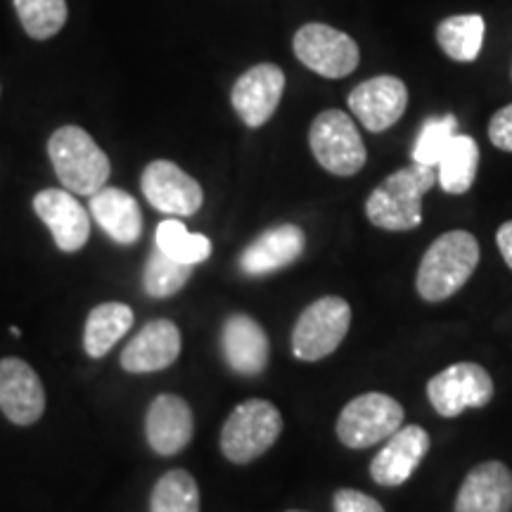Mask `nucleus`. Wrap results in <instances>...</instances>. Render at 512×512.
Wrapping results in <instances>:
<instances>
[{
  "label": "nucleus",
  "instance_id": "f257e3e1",
  "mask_svg": "<svg viewBox=\"0 0 512 512\" xmlns=\"http://www.w3.org/2000/svg\"><path fill=\"white\" fill-rule=\"evenodd\" d=\"M479 264V242L467 230L437 238L422 256L415 287L425 302H444L463 287Z\"/></svg>",
  "mask_w": 512,
  "mask_h": 512
},
{
  "label": "nucleus",
  "instance_id": "f03ea898",
  "mask_svg": "<svg viewBox=\"0 0 512 512\" xmlns=\"http://www.w3.org/2000/svg\"><path fill=\"white\" fill-rule=\"evenodd\" d=\"M437 183V169L403 166L370 192L366 214L382 230H413L422 223V197Z\"/></svg>",
  "mask_w": 512,
  "mask_h": 512
},
{
  "label": "nucleus",
  "instance_id": "7ed1b4c3",
  "mask_svg": "<svg viewBox=\"0 0 512 512\" xmlns=\"http://www.w3.org/2000/svg\"><path fill=\"white\" fill-rule=\"evenodd\" d=\"M48 157L60 183L72 195H88L102 190L110 178V157L79 126H62L48 140Z\"/></svg>",
  "mask_w": 512,
  "mask_h": 512
},
{
  "label": "nucleus",
  "instance_id": "20e7f679",
  "mask_svg": "<svg viewBox=\"0 0 512 512\" xmlns=\"http://www.w3.org/2000/svg\"><path fill=\"white\" fill-rule=\"evenodd\" d=\"M283 415L271 401L249 399L228 415L221 430V451L230 463H252L278 441Z\"/></svg>",
  "mask_w": 512,
  "mask_h": 512
},
{
  "label": "nucleus",
  "instance_id": "39448f33",
  "mask_svg": "<svg viewBox=\"0 0 512 512\" xmlns=\"http://www.w3.org/2000/svg\"><path fill=\"white\" fill-rule=\"evenodd\" d=\"M309 145L316 162L335 176H354L366 164V145L347 112L328 110L313 119Z\"/></svg>",
  "mask_w": 512,
  "mask_h": 512
},
{
  "label": "nucleus",
  "instance_id": "423d86ee",
  "mask_svg": "<svg viewBox=\"0 0 512 512\" xmlns=\"http://www.w3.org/2000/svg\"><path fill=\"white\" fill-rule=\"evenodd\" d=\"M403 408L392 396L370 392L351 399L337 418V437L349 448H370L401 430Z\"/></svg>",
  "mask_w": 512,
  "mask_h": 512
},
{
  "label": "nucleus",
  "instance_id": "0eeeda50",
  "mask_svg": "<svg viewBox=\"0 0 512 512\" xmlns=\"http://www.w3.org/2000/svg\"><path fill=\"white\" fill-rule=\"evenodd\" d=\"M351 325V306L342 297H323L304 309L292 330V354L299 361H320L330 356Z\"/></svg>",
  "mask_w": 512,
  "mask_h": 512
},
{
  "label": "nucleus",
  "instance_id": "6e6552de",
  "mask_svg": "<svg viewBox=\"0 0 512 512\" xmlns=\"http://www.w3.org/2000/svg\"><path fill=\"white\" fill-rule=\"evenodd\" d=\"M292 46L297 60L325 79H344L361 60L354 38L328 24H306L294 34Z\"/></svg>",
  "mask_w": 512,
  "mask_h": 512
},
{
  "label": "nucleus",
  "instance_id": "1a4fd4ad",
  "mask_svg": "<svg viewBox=\"0 0 512 512\" xmlns=\"http://www.w3.org/2000/svg\"><path fill=\"white\" fill-rule=\"evenodd\" d=\"M427 399L444 418H458L465 408H482L494 399V380L477 363H456L427 382Z\"/></svg>",
  "mask_w": 512,
  "mask_h": 512
},
{
  "label": "nucleus",
  "instance_id": "9d476101",
  "mask_svg": "<svg viewBox=\"0 0 512 512\" xmlns=\"http://www.w3.org/2000/svg\"><path fill=\"white\" fill-rule=\"evenodd\" d=\"M140 188L152 207L169 216H195L204 202L202 185L166 159L145 166Z\"/></svg>",
  "mask_w": 512,
  "mask_h": 512
},
{
  "label": "nucleus",
  "instance_id": "9b49d317",
  "mask_svg": "<svg viewBox=\"0 0 512 512\" xmlns=\"http://www.w3.org/2000/svg\"><path fill=\"white\" fill-rule=\"evenodd\" d=\"M285 93V74L275 64H256L235 81L233 100L235 112L249 128L264 126L278 110L280 98Z\"/></svg>",
  "mask_w": 512,
  "mask_h": 512
},
{
  "label": "nucleus",
  "instance_id": "f8f14e48",
  "mask_svg": "<svg viewBox=\"0 0 512 512\" xmlns=\"http://www.w3.org/2000/svg\"><path fill=\"white\" fill-rule=\"evenodd\" d=\"M406 105L408 88L396 76H375L356 86L349 95V110L373 133L392 128L403 117Z\"/></svg>",
  "mask_w": 512,
  "mask_h": 512
},
{
  "label": "nucleus",
  "instance_id": "ddd939ff",
  "mask_svg": "<svg viewBox=\"0 0 512 512\" xmlns=\"http://www.w3.org/2000/svg\"><path fill=\"white\" fill-rule=\"evenodd\" d=\"M0 411L15 425H34L46 411L43 384L22 358L0 361Z\"/></svg>",
  "mask_w": 512,
  "mask_h": 512
},
{
  "label": "nucleus",
  "instance_id": "4468645a",
  "mask_svg": "<svg viewBox=\"0 0 512 512\" xmlns=\"http://www.w3.org/2000/svg\"><path fill=\"white\" fill-rule=\"evenodd\" d=\"M34 211L62 252H79L91 238V216L69 190H41L34 197Z\"/></svg>",
  "mask_w": 512,
  "mask_h": 512
},
{
  "label": "nucleus",
  "instance_id": "2eb2a0df",
  "mask_svg": "<svg viewBox=\"0 0 512 512\" xmlns=\"http://www.w3.org/2000/svg\"><path fill=\"white\" fill-rule=\"evenodd\" d=\"M430 451V434L418 425H406L387 439L370 463V477L380 486H401L413 477Z\"/></svg>",
  "mask_w": 512,
  "mask_h": 512
},
{
  "label": "nucleus",
  "instance_id": "dca6fc26",
  "mask_svg": "<svg viewBox=\"0 0 512 512\" xmlns=\"http://www.w3.org/2000/svg\"><path fill=\"white\" fill-rule=\"evenodd\" d=\"M181 354V330L171 320H150L121 351V368L128 373H157Z\"/></svg>",
  "mask_w": 512,
  "mask_h": 512
},
{
  "label": "nucleus",
  "instance_id": "f3484780",
  "mask_svg": "<svg viewBox=\"0 0 512 512\" xmlns=\"http://www.w3.org/2000/svg\"><path fill=\"white\" fill-rule=\"evenodd\" d=\"M221 347L228 368L238 375H261L268 366V337L264 328L245 313H233L221 330Z\"/></svg>",
  "mask_w": 512,
  "mask_h": 512
},
{
  "label": "nucleus",
  "instance_id": "a211bd4d",
  "mask_svg": "<svg viewBox=\"0 0 512 512\" xmlns=\"http://www.w3.org/2000/svg\"><path fill=\"white\" fill-rule=\"evenodd\" d=\"M192 430H195L192 411L181 396L162 394L152 401L145 418V432L152 451L159 456H176L190 444Z\"/></svg>",
  "mask_w": 512,
  "mask_h": 512
},
{
  "label": "nucleus",
  "instance_id": "6ab92c4d",
  "mask_svg": "<svg viewBox=\"0 0 512 512\" xmlns=\"http://www.w3.org/2000/svg\"><path fill=\"white\" fill-rule=\"evenodd\" d=\"M456 512H512V472L498 460L477 465L460 486Z\"/></svg>",
  "mask_w": 512,
  "mask_h": 512
},
{
  "label": "nucleus",
  "instance_id": "aec40b11",
  "mask_svg": "<svg viewBox=\"0 0 512 512\" xmlns=\"http://www.w3.org/2000/svg\"><path fill=\"white\" fill-rule=\"evenodd\" d=\"M306 235L302 228L285 223L261 233L254 242H249L240 256V268L247 275H268L287 268L304 254Z\"/></svg>",
  "mask_w": 512,
  "mask_h": 512
},
{
  "label": "nucleus",
  "instance_id": "412c9836",
  "mask_svg": "<svg viewBox=\"0 0 512 512\" xmlns=\"http://www.w3.org/2000/svg\"><path fill=\"white\" fill-rule=\"evenodd\" d=\"M91 214L117 245H133L143 233V211L121 188H102L91 197Z\"/></svg>",
  "mask_w": 512,
  "mask_h": 512
},
{
  "label": "nucleus",
  "instance_id": "4be33fe9",
  "mask_svg": "<svg viewBox=\"0 0 512 512\" xmlns=\"http://www.w3.org/2000/svg\"><path fill=\"white\" fill-rule=\"evenodd\" d=\"M133 311L121 302H107L95 306L88 313L86 330H83V349L91 358H102L114 349V344L131 330Z\"/></svg>",
  "mask_w": 512,
  "mask_h": 512
},
{
  "label": "nucleus",
  "instance_id": "5701e85b",
  "mask_svg": "<svg viewBox=\"0 0 512 512\" xmlns=\"http://www.w3.org/2000/svg\"><path fill=\"white\" fill-rule=\"evenodd\" d=\"M479 147L470 136H453L437 164L439 185L448 195H463L477 178Z\"/></svg>",
  "mask_w": 512,
  "mask_h": 512
},
{
  "label": "nucleus",
  "instance_id": "b1692460",
  "mask_svg": "<svg viewBox=\"0 0 512 512\" xmlns=\"http://www.w3.org/2000/svg\"><path fill=\"white\" fill-rule=\"evenodd\" d=\"M484 29L486 24L482 15L446 17L437 29V43L451 60L472 62L482 50Z\"/></svg>",
  "mask_w": 512,
  "mask_h": 512
},
{
  "label": "nucleus",
  "instance_id": "393cba45",
  "mask_svg": "<svg viewBox=\"0 0 512 512\" xmlns=\"http://www.w3.org/2000/svg\"><path fill=\"white\" fill-rule=\"evenodd\" d=\"M157 249L178 264L195 266L211 256V240L200 233H188L181 221L166 219L157 226Z\"/></svg>",
  "mask_w": 512,
  "mask_h": 512
},
{
  "label": "nucleus",
  "instance_id": "a878e982",
  "mask_svg": "<svg viewBox=\"0 0 512 512\" xmlns=\"http://www.w3.org/2000/svg\"><path fill=\"white\" fill-rule=\"evenodd\" d=\"M150 512H200V489L190 472L171 470L159 477Z\"/></svg>",
  "mask_w": 512,
  "mask_h": 512
},
{
  "label": "nucleus",
  "instance_id": "bb28decb",
  "mask_svg": "<svg viewBox=\"0 0 512 512\" xmlns=\"http://www.w3.org/2000/svg\"><path fill=\"white\" fill-rule=\"evenodd\" d=\"M24 31L36 41L60 34L67 24V0H12Z\"/></svg>",
  "mask_w": 512,
  "mask_h": 512
},
{
  "label": "nucleus",
  "instance_id": "cd10ccee",
  "mask_svg": "<svg viewBox=\"0 0 512 512\" xmlns=\"http://www.w3.org/2000/svg\"><path fill=\"white\" fill-rule=\"evenodd\" d=\"M190 275H192V266L178 264V261L169 259L164 252L155 249V252L150 254V259H147V266L143 273V287L150 297L166 299L171 297V294L181 292L185 283L190 280Z\"/></svg>",
  "mask_w": 512,
  "mask_h": 512
},
{
  "label": "nucleus",
  "instance_id": "c85d7f7f",
  "mask_svg": "<svg viewBox=\"0 0 512 512\" xmlns=\"http://www.w3.org/2000/svg\"><path fill=\"white\" fill-rule=\"evenodd\" d=\"M456 128L458 119L453 117V114L427 119L425 124H422L420 136L413 145V162L437 169L441 155H444L448 143L456 136Z\"/></svg>",
  "mask_w": 512,
  "mask_h": 512
},
{
  "label": "nucleus",
  "instance_id": "c756f323",
  "mask_svg": "<svg viewBox=\"0 0 512 512\" xmlns=\"http://www.w3.org/2000/svg\"><path fill=\"white\" fill-rule=\"evenodd\" d=\"M332 505H335V512H384L375 498L354 489H339Z\"/></svg>",
  "mask_w": 512,
  "mask_h": 512
},
{
  "label": "nucleus",
  "instance_id": "7c9ffc66",
  "mask_svg": "<svg viewBox=\"0 0 512 512\" xmlns=\"http://www.w3.org/2000/svg\"><path fill=\"white\" fill-rule=\"evenodd\" d=\"M489 140L498 150L512 152V105H505L489 121Z\"/></svg>",
  "mask_w": 512,
  "mask_h": 512
},
{
  "label": "nucleus",
  "instance_id": "2f4dec72",
  "mask_svg": "<svg viewBox=\"0 0 512 512\" xmlns=\"http://www.w3.org/2000/svg\"><path fill=\"white\" fill-rule=\"evenodd\" d=\"M496 242H498V249H501L505 264H508V266L512 268V221L503 223V226L498 228Z\"/></svg>",
  "mask_w": 512,
  "mask_h": 512
},
{
  "label": "nucleus",
  "instance_id": "473e14b6",
  "mask_svg": "<svg viewBox=\"0 0 512 512\" xmlns=\"http://www.w3.org/2000/svg\"><path fill=\"white\" fill-rule=\"evenodd\" d=\"M10 332H12V335H15V337L22 335V330H19V328H10Z\"/></svg>",
  "mask_w": 512,
  "mask_h": 512
},
{
  "label": "nucleus",
  "instance_id": "72a5a7b5",
  "mask_svg": "<svg viewBox=\"0 0 512 512\" xmlns=\"http://www.w3.org/2000/svg\"><path fill=\"white\" fill-rule=\"evenodd\" d=\"M290 512H302V510H290Z\"/></svg>",
  "mask_w": 512,
  "mask_h": 512
}]
</instances>
